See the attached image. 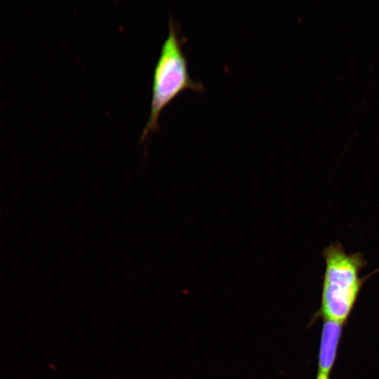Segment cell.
Instances as JSON below:
<instances>
[{"label":"cell","mask_w":379,"mask_h":379,"mask_svg":"<svg viewBox=\"0 0 379 379\" xmlns=\"http://www.w3.org/2000/svg\"><path fill=\"white\" fill-rule=\"evenodd\" d=\"M186 38L181 27L170 14L168 36L161 44L152 81V93L148 120L143 128L142 141L159 128V118L164 109L180 93L191 89L204 92L201 82L194 80L188 72L187 60L182 49Z\"/></svg>","instance_id":"cell-1"},{"label":"cell","mask_w":379,"mask_h":379,"mask_svg":"<svg viewBox=\"0 0 379 379\" xmlns=\"http://www.w3.org/2000/svg\"><path fill=\"white\" fill-rule=\"evenodd\" d=\"M326 269L321 311L324 320L343 324L357 300L362 260L357 254H348L341 246L333 244L323 252Z\"/></svg>","instance_id":"cell-2"},{"label":"cell","mask_w":379,"mask_h":379,"mask_svg":"<svg viewBox=\"0 0 379 379\" xmlns=\"http://www.w3.org/2000/svg\"><path fill=\"white\" fill-rule=\"evenodd\" d=\"M342 326L343 324L324 320L316 379H329L336 355Z\"/></svg>","instance_id":"cell-3"}]
</instances>
